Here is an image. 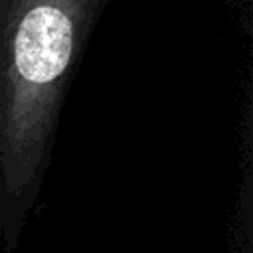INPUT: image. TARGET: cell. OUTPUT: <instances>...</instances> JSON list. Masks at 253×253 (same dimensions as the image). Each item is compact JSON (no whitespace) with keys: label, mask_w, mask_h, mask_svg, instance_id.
I'll return each mask as SVG.
<instances>
[{"label":"cell","mask_w":253,"mask_h":253,"mask_svg":"<svg viewBox=\"0 0 253 253\" xmlns=\"http://www.w3.org/2000/svg\"><path fill=\"white\" fill-rule=\"evenodd\" d=\"M109 0H0V237L14 253L67 87Z\"/></svg>","instance_id":"obj_1"}]
</instances>
